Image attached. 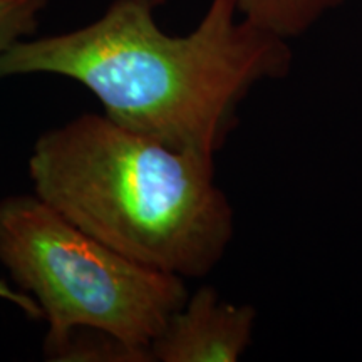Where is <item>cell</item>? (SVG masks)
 Here are the masks:
<instances>
[{
	"mask_svg": "<svg viewBox=\"0 0 362 362\" xmlns=\"http://www.w3.org/2000/svg\"><path fill=\"white\" fill-rule=\"evenodd\" d=\"M163 0H115L71 33L21 40L0 56V79L54 74L94 94L104 115L178 151L216 156L255 86L287 78L288 40L210 0L187 35L158 25Z\"/></svg>",
	"mask_w": 362,
	"mask_h": 362,
	"instance_id": "6da1fadb",
	"label": "cell"
},
{
	"mask_svg": "<svg viewBox=\"0 0 362 362\" xmlns=\"http://www.w3.org/2000/svg\"><path fill=\"white\" fill-rule=\"evenodd\" d=\"M34 193L128 259L181 279L223 260L235 214L215 156L178 151L84 112L40 134L29 158Z\"/></svg>",
	"mask_w": 362,
	"mask_h": 362,
	"instance_id": "7a4b0ae2",
	"label": "cell"
},
{
	"mask_svg": "<svg viewBox=\"0 0 362 362\" xmlns=\"http://www.w3.org/2000/svg\"><path fill=\"white\" fill-rule=\"evenodd\" d=\"M0 264L42 312L44 352L79 327L151 352L189 296L185 279L128 259L35 193L0 200Z\"/></svg>",
	"mask_w": 362,
	"mask_h": 362,
	"instance_id": "3957f363",
	"label": "cell"
},
{
	"mask_svg": "<svg viewBox=\"0 0 362 362\" xmlns=\"http://www.w3.org/2000/svg\"><path fill=\"white\" fill-rule=\"evenodd\" d=\"M257 310L203 285L170 317L151 344L158 362H237L253 342Z\"/></svg>",
	"mask_w": 362,
	"mask_h": 362,
	"instance_id": "277c9868",
	"label": "cell"
},
{
	"mask_svg": "<svg viewBox=\"0 0 362 362\" xmlns=\"http://www.w3.org/2000/svg\"><path fill=\"white\" fill-rule=\"evenodd\" d=\"M243 19L280 39L300 37L347 0H235Z\"/></svg>",
	"mask_w": 362,
	"mask_h": 362,
	"instance_id": "5b68a950",
	"label": "cell"
},
{
	"mask_svg": "<svg viewBox=\"0 0 362 362\" xmlns=\"http://www.w3.org/2000/svg\"><path fill=\"white\" fill-rule=\"evenodd\" d=\"M44 356L57 362H155L149 351L129 346L106 330L90 327L74 329Z\"/></svg>",
	"mask_w": 362,
	"mask_h": 362,
	"instance_id": "8992f818",
	"label": "cell"
},
{
	"mask_svg": "<svg viewBox=\"0 0 362 362\" xmlns=\"http://www.w3.org/2000/svg\"><path fill=\"white\" fill-rule=\"evenodd\" d=\"M47 0H0V56L35 33Z\"/></svg>",
	"mask_w": 362,
	"mask_h": 362,
	"instance_id": "52a82bcc",
	"label": "cell"
},
{
	"mask_svg": "<svg viewBox=\"0 0 362 362\" xmlns=\"http://www.w3.org/2000/svg\"><path fill=\"white\" fill-rule=\"evenodd\" d=\"M0 300H6L13 307H17L29 319H42V312H40L37 302L30 296H27L25 292H22L21 288H12L4 280H0Z\"/></svg>",
	"mask_w": 362,
	"mask_h": 362,
	"instance_id": "ba28073f",
	"label": "cell"
}]
</instances>
